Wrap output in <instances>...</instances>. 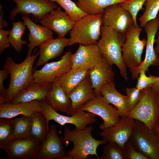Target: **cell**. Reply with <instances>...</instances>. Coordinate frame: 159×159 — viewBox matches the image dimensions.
Returning <instances> with one entry per match:
<instances>
[{
  "label": "cell",
  "mask_w": 159,
  "mask_h": 159,
  "mask_svg": "<svg viewBox=\"0 0 159 159\" xmlns=\"http://www.w3.org/2000/svg\"><path fill=\"white\" fill-rule=\"evenodd\" d=\"M36 49L32 54L28 51L24 60L20 63H15L12 57H7L3 65V68L9 72L10 81L8 88L2 95H0V104L10 102L12 99L34 82L33 65L39 55V51L35 54Z\"/></svg>",
  "instance_id": "cell-1"
},
{
  "label": "cell",
  "mask_w": 159,
  "mask_h": 159,
  "mask_svg": "<svg viewBox=\"0 0 159 159\" xmlns=\"http://www.w3.org/2000/svg\"><path fill=\"white\" fill-rule=\"evenodd\" d=\"M94 127L91 125L83 129L76 128L71 130L67 127L64 129L62 138L64 144L68 145L69 142L73 144L72 149L66 152L64 159H89V155H95L100 159L97 152V147L101 145L107 143L105 140H98L94 138L91 135Z\"/></svg>",
  "instance_id": "cell-2"
},
{
  "label": "cell",
  "mask_w": 159,
  "mask_h": 159,
  "mask_svg": "<svg viewBox=\"0 0 159 159\" xmlns=\"http://www.w3.org/2000/svg\"><path fill=\"white\" fill-rule=\"evenodd\" d=\"M100 35L101 38L97 43L100 52L109 63L117 66L120 74L126 81L128 79L127 67L123 61L122 52L125 34L102 25Z\"/></svg>",
  "instance_id": "cell-3"
},
{
  "label": "cell",
  "mask_w": 159,
  "mask_h": 159,
  "mask_svg": "<svg viewBox=\"0 0 159 159\" xmlns=\"http://www.w3.org/2000/svg\"><path fill=\"white\" fill-rule=\"evenodd\" d=\"M102 14H87L75 22L69 31L68 46L76 43L83 45L96 44L100 35Z\"/></svg>",
  "instance_id": "cell-4"
},
{
  "label": "cell",
  "mask_w": 159,
  "mask_h": 159,
  "mask_svg": "<svg viewBox=\"0 0 159 159\" xmlns=\"http://www.w3.org/2000/svg\"><path fill=\"white\" fill-rule=\"evenodd\" d=\"M142 97L127 116L138 120L153 130L159 118V107L156 93L148 88Z\"/></svg>",
  "instance_id": "cell-5"
},
{
  "label": "cell",
  "mask_w": 159,
  "mask_h": 159,
  "mask_svg": "<svg viewBox=\"0 0 159 159\" xmlns=\"http://www.w3.org/2000/svg\"><path fill=\"white\" fill-rule=\"evenodd\" d=\"M143 29L133 25L125 34L126 39L122 49L123 61L130 72L138 67L142 62V55L147 41L140 39V35Z\"/></svg>",
  "instance_id": "cell-6"
},
{
  "label": "cell",
  "mask_w": 159,
  "mask_h": 159,
  "mask_svg": "<svg viewBox=\"0 0 159 159\" xmlns=\"http://www.w3.org/2000/svg\"><path fill=\"white\" fill-rule=\"evenodd\" d=\"M129 140L137 150L149 159H159L157 136L143 123L135 120Z\"/></svg>",
  "instance_id": "cell-7"
},
{
  "label": "cell",
  "mask_w": 159,
  "mask_h": 159,
  "mask_svg": "<svg viewBox=\"0 0 159 159\" xmlns=\"http://www.w3.org/2000/svg\"><path fill=\"white\" fill-rule=\"evenodd\" d=\"M40 101L42 108L41 112L46 118L47 128L49 132V122L53 120L63 125L66 124H71L74 125L78 129L85 128L87 125L93 124L97 121V115L91 112L79 111L72 114L71 116L60 114L54 110L45 100Z\"/></svg>",
  "instance_id": "cell-8"
},
{
  "label": "cell",
  "mask_w": 159,
  "mask_h": 159,
  "mask_svg": "<svg viewBox=\"0 0 159 159\" xmlns=\"http://www.w3.org/2000/svg\"><path fill=\"white\" fill-rule=\"evenodd\" d=\"M71 50L66 52L57 61L47 63L40 69L33 71L35 82L53 83L56 82L64 74L72 68Z\"/></svg>",
  "instance_id": "cell-9"
},
{
  "label": "cell",
  "mask_w": 159,
  "mask_h": 159,
  "mask_svg": "<svg viewBox=\"0 0 159 159\" xmlns=\"http://www.w3.org/2000/svg\"><path fill=\"white\" fill-rule=\"evenodd\" d=\"M159 27V20L158 17L148 22L144 27L147 35L146 49L145 59L138 67L130 72L131 78L133 80L137 78L140 72L148 71L150 66H159V56L155 52L154 44L155 36Z\"/></svg>",
  "instance_id": "cell-10"
},
{
  "label": "cell",
  "mask_w": 159,
  "mask_h": 159,
  "mask_svg": "<svg viewBox=\"0 0 159 159\" xmlns=\"http://www.w3.org/2000/svg\"><path fill=\"white\" fill-rule=\"evenodd\" d=\"M80 111H87L100 117L103 123L99 128L102 130L116 125L120 119L117 108L108 103L101 94L88 102Z\"/></svg>",
  "instance_id": "cell-11"
},
{
  "label": "cell",
  "mask_w": 159,
  "mask_h": 159,
  "mask_svg": "<svg viewBox=\"0 0 159 159\" xmlns=\"http://www.w3.org/2000/svg\"><path fill=\"white\" fill-rule=\"evenodd\" d=\"M11 0L16 4L10 14V19L12 20L19 13L22 16L32 14L33 20L38 22L41 18L58 6L50 0Z\"/></svg>",
  "instance_id": "cell-12"
},
{
  "label": "cell",
  "mask_w": 159,
  "mask_h": 159,
  "mask_svg": "<svg viewBox=\"0 0 159 159\" xmlns=\"http://www.w3.org/2000/svg\"><path fill=\"white\" fill-rule=\"evenodd\" d=\"M40 143L30 137L12 139L0 145L11 159L36 158Z\"/></svg>",
  "instance_id": "cell-13"
},
{
  "label": "cell",
  "mask_w": 159,
  "mask_h": 159,
  "mask_svg": "<svg viewBox=\"0 0 159 159\" xmlns=\"http://www.w3.org/2000/svg\"><path fill=\"white\" fill-rule=\"evenodd\" d=\"M133 24L131 15L119 4L110 5L105 9L102 14V25L125 34Z\"/></svg>",
  "instance_id": "cell-14"
},
{
  "label": "cell",
  "mask_w": 159,
  "mask_h": 159,
  "mask_svg": "<svg viewBox=\"0 0 159 159\" xmlns=\"http://www.w3.org/2000/svg\"><path fill=\"white\" fill-rule=\"evenodd\" d=\"M64 145L62 139L57 134L56 125L52 124L47 136L40 143L36 158L64 159L66 152Z\"/></svg>",
  "instance_id": "cell-15"
},
{
  "label": "cell",
  "mask_w": 159,
  "mask_h": 159,
  "mask_svg": "<svg viewBox=\"0 0 159 159\" xmlns=\"http://www.w3.org/2000/svg\"><path fill=\"white\" fill-rule=\"evenodd\" d=\"M135 123V120L127 116L121 117L116 125L106 128L100 132L103 139L107 142H114L123 150L129 140Z\"/></svg>",
  "instance_id": "cell-16"
},
{
  "label": "cell",
  "mask_w": 159,
  "mask_h": 159,
  "mask_svg": "<svg viewBox=\"0 0 159 159\" xmlns=\"http://www.w3.org/2000/svg\"><path fill=\"white\" fill-rule=\"evenodd\" d=\"M75 22L61 7H57L41 18L38 22L56 33L58 36H65L72 29Z\"/></svg>",
  "instance_id": "cell-17"
},
{
  "label": "cell",
  "mask_w": 159,
  "mask_h": 159,
  "mask_svg": "<svg viewBox=\"0 0 159 159\" xmlns=\"http://www.w3.org/2000/svg\"><path fill=\"white\" fill-rule=\"evenodd\" d=\"M104 56L97 44H79L78 49L72 57V68H92L99 63Z\"/></svg>",
  "instance_id": "cell-18"
},
{
  "label": "cell",
  "mask_w": 159,
  "mask_h": 159,
  "mask_svg": "<svg viewBox=\"0 0 159 159\" xmlns=\"http://www.w3.org/2000/svg\"><path fill=\"white\" fill-rule=\"evenodd\" d=\"M67 96L72 102L71 107L67 114L69 116L80 111L88 102L95 97V91L88 74Z\"/></svg>",
  "instance_id": "cell-19"
},
{
  "label": "cell",
  "mask_w": 159,
  "mask_h": 159,
  "mask_svg": "<svg viewBox=\"0 0 159 159\" xmlns=\"http://www.w3.org/2000/svg\"><path fill=\"white\" fill-rule=\"evenodd\" d=\"M40 101L34 100L16 104H0V118L11 119L20 115L28 116L41 112Z\"/></svg>",
  "instance_id": "cell-20"
},
{
  "label": "cell",
  "mask_w": 159,
  "mask_h": 159,
  "mask_svg": "<svg viewBox=\"0 0 159 159\" xmlns=\"http://www.w3.org/2000/svg\"><path fill=\"white\" fill-rule=\"evenodd\" d=\"M29 14L22 15V19L29 31L27 44L28 51L32 52V50L37 46L53 38L52 31L47 27L37 24L30 18Z\"/></svg>",
  "instance_id": "cell-21"
},
{
  "label": "cell",
  "mask_w": 159,
  "mask_h": 159,
  "mask_svg": "<svg viewBox=\"0 0 159 159\" xmlns=\"http://www.w3.org/2000/svg\"><path fill=\"white\" fill-rule=\"evenodd\" d=\"M69 39L65 36H58L48 40L40 45L39 57L34 69L45 64L51 59L61 55L64 48L67 47Z\"/></svg>",
  "instance_id": "cell-22"
},
{
  "label": "cell",
  "mask_w": 159,
  "mask_h": 159,
  "mask_svg": "<svg viewBox=\"0 0 159 159\" xmlns=\"http://www.w3.org/2000/svg\"><path fill=\"white\" fill-rule=\"evenodd\" d=\"M88 74L96 96L100 95L101 88L104 83L114 81L115 76L112 64L104 56L99 63L90 69Z\"/></svg>",
  "instance_id": "cell-23"
},
{
  "label": "cell",
  "mask_w": 159,
  "mask_h": 159,
  "mask_svg": "<svg viewBox=\"0 0 159 159\" xmlns=\"http://www.w3.org/2000/svg\"><path fill=\"white\" fill-rule=\"evenodd\" d=\"M100 93L108 103L117 108L120 117L127 115L129 112L128 96L121 94L117 90L114 81L104 83Z\"/></svg>",
  "instance_id": "cell-24"
},
{
  "label": "cell",
  "mask_w": 159,
  "mask_h": 159,
  "mask_svg": "<svg viewBox=\"0 0 159 159\" xmlns=\"http://www.w3.org/2000/svg\"><path fill=\"white\" fill-rule=\"evenodd\" d=\"M52 87V83L34 82L14 97L10 102L16 104L45 100V97L51 91Z\"/></svg>",
  "instance_id": "cell-25"
},
{
  "label": "cell",
  "mask_w": 159,
  "mask_h": 159,
  "mask_svg": "<svg viewBox=\"0 0 159 159\" xmlns=\"http://www.w3.org/2000/svg\"><path fill=\"white\" fill-rule=\"evenodd\" d=\"M45 100L57 112L67 114L72 106L71 99L56 82L52 83V88Z\"/></svg>",
  "instance_id": "cell-26"
},
{
  "label": "cell",
  "mask_w": 159,
  "mask_h": 159,
  "mask_svg": "<svg viewBox=\"0 0 159 159\" xmlns=\"http://www.w3.org/2000/svg\"><path fill=\"white\" fill-rule=\"evenodd\" d=\"M90 69L71 68L56 82L68 95L88 74Z\"/></svg>",
  "instance_id": "cell-27"
},
{
  "label": "cell",
  "mask_w": 159,
  "mask_h": 159,
  "mask_svg": "<svg viewBox=\"0 0 159 159\" xmlns=\"http://www.w3.org/2000/svg\"><path fill=\"white\" fill-rule=\"evenodd\" d=\"M75 3L83 11L88 15L103 14L108 6L127 0H76Z\"/></svg>",
  "instance_id": "cell-28"
},
{
  "label": "cell",
  "mask_w": 159,
  "mask_h": 159,
  "mask_svg": "<svg viewBox=\"0 0 159 159\" xmlns=\"http://www.w3.org/2000/svg\"><path fill=\"white\" fill-rule=\"evenodd\" d=\"M48 132L46 118L41 112L30 117V137L41 143Z\"/></svg>",
  "instance_id": "cell-29"
},
{
  "label": "cell",
  "mask_w": 159,
  "mask_h": 159,
  "mask_svg": "<svg viewBox=\"0 0 159 159\" xmlns=\"http://www.w3.org/2000/svg\"><path fill=\"white\" fill-rule=\"evenodd\" d=\"M12 26L9 35L8 39L11 46L16 52H20L22 46L27 43L26 40L21 39L27 27L24 21H20L16 22H12Z\"/></svg>",
  "instance_id": "cell-30"
},
{
  "label": "cell",
  "mask_w": 159,
  "mask_h": 159,
  "mask_svg": "<svg viewBox=\"0 0 159 159\" xmlns=\"http://www.w3.org/2000/svg\"><path fill=\"white\" fill-rule=\"evenodd\" d=\"M30 117L22 115L13 120L14 130L11 139L30 137Z\"/></svg>",
  "instance_id": "cell-31"
},
{
  "label": "cell",
  "mask_w": 159,
  "mask_h": 159,
  "mask_svg": "<svg viewBox=\"0 0 159 159\" xmlns=\"http://www.w3.org/2000/svg\"><path fill=\"white\" fill-rule=\"evenodd\" d=\"M145 10L139 19L140 27H144L146 23L157 17L159 11V0H146Z\"/></svg>",
  "instance_id": "cell-32"
},
{
  "label": "cell",
  "mask_w": 159,
  "mask_h": 159,
  "mask_svg": "<svg viewBox=\"0 0 159 159\" xmlns=\"http://www.w3.org/2000/svg\"><path fill=\"white\" fill-rule=\"evenodd\" d=\"M55 2L64 9L67 14L75 22L87 15L71 0H50Z\"/></svg>",
  "instance_id": "cell-33"
},
{
  "label": "cell",
  "mask_w": 159,
  "mask_h": 159,
  "mask_svg": "<svg viewBox=\"0 0 159 159\" xmlns=\"http://www.w3.org/2000/svg\"><path fill=\"white\" fill-rule=\"evenodd\" d=\"M100 159H125L123 149L114 142H108L103 148Z\"/></svg>",
  "instance_id": "cell-34"
},
{
  "label": "cell",
  "mask_w": 159,
  "mask_h": 159,
  "mask_svg": "<svg viewBox=\"0 0 159 159\" xmlns=\"http://www.w3.org/2000/svg\"><path fill=\"white\" fill-rule=\"evenodd\" d=\"M146 0H127L119 4L131 15L133 20V26L135 27L139 26L137 21V15L140 10L143 8V6Z\"/></svg>",
  "instance_id": "cell-35"
},
{
  "label": "cell",
  "mask_w": 159,
  "mask_h": 159,
  "mask_svg": "<svg viewBox=\"0 0 159 159\" xmlns=\"http://www.w3.org/2000/svg\"><path fill=\"white\" fill-rule=\"evenodd\" d=\"M13 130V120L0 118V145L11 139Z\"/></svg>",
  "instance_id": "cell-36"
},
{
  "label": "cell",
  "mask_w": 159,
  "mask_h": 159,
  "mask_svg": "<svg viewBox=\"0 0 159 159\" xmlns=\"http://www.w3.org/2000/svg\"><path fill=\"white\" fill-rule=\"evenodd\" d=\"M145 90H140L136 87L127 88L125 90L128 96L129 112L132 110L139 102L144 95Z\"/></svg>",
  "instance_id": "cell-37"
},
{
  "label": "cell",
  "mask_w": 159,
  "mask_h": 159,
  "mask_svg": "<svg viewBox=\"0 0 159 159\" xmlns=\"http://www.w3.org/2000/svg\"><path fill=\"white\" fill-rule=\"evenodd\" d=\"M146 72L143 70L140 71L135 87L140 90H145L152 87L157 80L158 77L152 75H146Z\"/></svg>",
  "instance_id": "cell-38"
},
{
  "label": "cell",
  "mask_w": 159,
  "mask_h": 159,
  "mask_svg": "<svg viewBox=\"0 0 159 159\" xmlns=\"http://www.w3.org/2000/svg\"><path fill=\"white\" fill-rule=\"evenodd\" d=\"M123 151L125 159H149L147 157L137 150L129 140L125 144Z\"/></svg>",
  "instance_id": "cell-39"
},
{
  "label": "cell",
  "mask_w": 159,
  "mask_h": 159,
  "mask_svg": "<svg viewBox=\"0 0 159 159\" xmlns=\"http://www.w3.org/2000/svg\"><path fill=\"white\" fill-rule=\"evenodd\" d=\"M11 29L4 30L0 29V53L2 54L4 50L10 47L11 44L9 41L8 37Z\"/></svg>",
  "instance_id": "cell-40"
},
{
  "label": "cell",
  "mask_w": 159,
  "mask_h": 159,
  "mask_svg": "<svg viewBox=\"0 0 159 159\" xmlns=\"http://www.w3.org/2000/svg\"><path fill=\"white\" fill-rule=\"evenodd\" d=\"M9 75V73L6 69L3 68L0 70V95H2L5 91L6 89L4 87V82Z\"/></svg>",
  "instance_id": "cell-41"
},
{
  "label": "cell",
  "mask_w": 159,
  "mask_h": 159,
  "mask_svg": "<svg viewBox=\"0 0 159 159\" xmlns=\"http://www.w3.org/2000/svg\"><path fill=\"white\" fill-rule=\"evenodd\" d=\"M2 5H1L0 6V29H3V28L4 27H6L8 25L6 21L3 18L4 11L2 10Z\"/></svg>",
  "instance_id": "cell-42"
},
{
  "label": "cell",
  "mask_w": 159,
  "mask_h": 159,
  "mask_svg": "<svg viewBox=\"0 0 159 159\" xmlns=\"http://www.w3.org/2000/svg\"><path fill=\"white\" fill-rule=\"evenodd\" d=\"M156 35L155 41L156 45L154 47V49L156 53L158 55L159 54V31L158 32Z\"/></svg>",
  "instance_id": "cell-43"
},
{
  "label": "cell",
  "mask_w": 159,
  "mask_h": 159,
  "mask_svg": "<svg viewBox=\"0 0 159 159\" xmlns=\"http://www.w3.org/2000/svg\"><path fill=\"white\" fill-rule=\"evenodd\" d=\"M153 90L156 92L159 90V77H158L156 82L152 87Z\"/></svg>",
  "instance_id": "cell-44"
},
{
  "label": "cell",
  "mask_w": 159,
  "mask_h": 159,
  "mask_svg": "<svg viewBox=\"0 0 159 159\" xmlns=\"http://www.w3.org/2000/svg\"><path fill=\"white\" fill-rule=\"evenodd\" d=\"M153 130L156 135L159 137V118L156 125Z\"/></svg>",
  "instance_id": "cell-45"
},
{
  "label": "cell",
  "mask_w": 159,
  "mask_h": 159,
  "mask_svg": "<svg viewBox=\"0 0 159 159\" xmlns=\"http://www.w3.org/2000/svg\"><path fill=\"white\" fill-rule=\"evenodd\" d=\"M156 93V97L158 102V106L159 107V90Z\"/></svg>",
  "instance_id": "cell-46"
},
{
  "label": "cell",
  "mask_w": 159,
  "mask_h": 159,
  "mask_svg": "<svg viewBox=\"0 0 159 159\" xmlns=\"http://www.w3.org/2000/svg\"><path fill=\"white\" fill-rule=\"evenodd\" d=\"M157 138L158 144V146L159 147V137L157 136Z\"/></svg>",
  "instance_id": "cell-47"
},
{
  "label": "cell",
  "mask_w": 159,
  "mask_h": 159,
  "mask_svg": "<svg viewBox=\"0 0 159 159\" xmlns=\"http://www.w3.org/2000/svg\"><path fill=\"white\" fill-rule=\"evenodd\" d=\"M158 17V18L159 19V13L158 14V16H157Z\"/></svg>",
  "instance_id": "cell-48"
}]
</instances>
